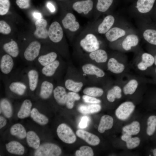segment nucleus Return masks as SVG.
Returning a JSON list of instances; mask_svg holds the SVG:
<instances>
[{
	"label": "nucleus",
	"mask_w": 156,
	"mask_h": 156,
	"mask_svg": "<svg viewBox=\"0 0 156 156\" xmlns=\"http://www.w3.org/2000/svg\"><path fill=\"white\" fill-rule=\"evenodd\" d=\"M142 38L138 30L135 29L125 36L113 42L116 49L122 53L132 51H137L140 38Z\"/></svg>",
	"instance_id": "nucleus-1"
},
{
	"label": "nucleus",
	"mask_w": 156,
	"mask_h": 156,
	"mask_svg": "<svg viewBox=\"0 0 156 156\" xmlns=\"http://www.w3.org/2000/svg\"><path fill=\"white\" fill-rule=\"evenodd\" d=\"M156 0H138L129 14L136 21L152 20L151 15Z\"/></svg>",
	"instance_id": "nucleus-2"
},
{
	"label": "nucleus",
	"mask_w": 156,
	"mask_h": 156,
	"mask_svg": "<svg viewBox=\"0 0 156 156\" xmlns=\"http://www.w3.org/2000/svg\"><path fill=\"white\" fill-rule=\"evenodd\" d=\"M135 29L128 22L122 18L105 34V36L108 41L113 42Z\"/></svg>",
	"instance_id": "nucleus-3"
},
{
	"label": "nucleus",
	"mask_w": 156,
	"mask_h": 156,
	"mask_svg": "<svg viewBox=\"0 0 156 156\" xmlns=\"http://www.w3.org/2000/svg\"><path fill=\"white\" fill-rule=\"evenodd\" d=\"M136 23L141 38L148 44L156 46V22L136 21Z\"/></svg>",
	"instance_id": "nucleus-4"
},
{
	"label": "nucleus",
	"mask_w": 156,
	"mask_h": 156,
	"mask_svg": "<svg viewBox=\"0 0 156 156\" xmlns=\"http://www.w3.org/2000/svg\"><path fill=\"white\" fill-rule=\"evenodd\" d=\"M5 86L13 93L20 96L23 95L28 88L25 73L22 72L12 75L7 81Z\"/></svg>",
	"instance_id": "nucleus-5"
},
{
	"label": "nucleus",
	"mask_w": 156,
	"mask_h": 156,
	"mask_svg": "<svg viewBox=\"0 0 156 156\" xmlns=\"http://www.w3.org/2000/svg\"><path fill=\"white\" fill-rule=\"evenodd\" d=\"M107 67L108 70L113 73L119 75L125 73L128 67L126 55L119 51L116 57H112L108 60Z\"/></svg>",
	"instance_id": "nucleus-6"
},
{
	"label": "nucleus",
	"mask_w": 156,
	"mask_h": 156,
	"mask_svg": "<svg viewBox=\"0 0 156 156\" xmlns=\"http://www.w3.org/2000/svg\"><path fill=\"white\" fill-rule=\"evenodd\" d=\"M135 61L136 68L139 71L143 72L154 64L155 59L152 55L140 49L136 52Z\"/></svg>",
	"instance_id": "nucleus-7"
},
{
	"label": "nucleus",
	"mask_w": 156,
	"mask_h": 156,
	"mask_svg": "<svg viewBox=\"0 0 156 156\" xmlns=\"http://www.w3.org/2000/svg\"><path fill=\"white\" fill-rule=\"evenodd\" d=\"M125 81H121L119 83L122 91L125 95H131L134 94L140 86L142 85L143 83L141 78L135 77H128Z\"/></svg>",
	"instance_id": "nucleus-8"
},
{
	"label": "nucleus",
	"mask_w": 156,
	"mask_h": 156,
	"mask_svg": "<svg viewBox=\"0 0 156 156\" xmlns=\"http://www.w3.org/2000/svg\"><path fill=\"white\" fill-rule=\"evenodd\" d=\"M41 48V44L37 41L31 42L25 50L23 54L25 62L28 64L34 62L39 56Z\"/></svg>",
	"instance_id": "nucleus-9"
},
{
	"label": "nucleus",
	"mask_w": 156,
	"mask_h": 156,
	"mask_svg": "<svg viewBox=\"0 0 156 156\" xmlns=\"http://www.w3.org/2000/svg\"><path fill=\"white\" fill-rule=\"evenodd\" d=\"M61 153V148L57 145L46 143L40 146L35 151L34 155L36 156H58Z\"/></svg>",
	"instance_id": "nucleus-10"
},
{
	"label": "nucleus",
	"mask_w": 156,
	"mask_h": 156,
	"mask_svg": "<svg viewBox=\"0 0 156 156\" xmlns=\"http://www.w3.org/2000/svg\"><path fill=\"white\" fill-rule=\"evenodd\" d=\"M56 131L59 138L65 143L72 144L76 140V136L72 129L65 123L60 124Z\"/></svg>",
	"instance_id": "nucleus-11"
},
{
	"label": "nucleus",
	"mask_w": 156,
	"mask_h": 156,
	"mask_svg": "<svg viewBox=\"0 0 156 156\" xmlns=\"http://www.w3.org/2000/svg\"><path fill=\"white\" fill-rule=\"evenodd\" d=\"M135 106L131 101H126L120 104L115 111V115L119 119L124 120L127 119L133 112Z\"/></svg>",
	"instance_id": "nucleus-12"
},
{
	"label": "nucleus",
	"mask_w": 156,
	"mask_h": 156,
	"mask_svg": "<svg viewBox=\"0 0 156 156\" xmlns=\"http://www.w3.org/2000/svg\"><path fill=\"white\" fill-rule=\"evenodd\" d=\"M25 72L27 78L28 88L31 91L34 92L38 87L40 73L37 69L33 67L28 68Z\"/></svg>",
	"instance_id": "nucleus-13"
},
{
	"label": "nucleus",
	"mask_w": 156,
	"mask_h": 156,
	"mask_svg": "<svg viewBox=\"0 0 156 156\" xmlns=\"http://www.w3.org/2000/svg\"><path fill=\"white\" fill-rule=\"evenodd\" d=\"M80 44L86 51L91 52L99 49V43L96 36L92 34H88L82 39Z\"/></svg>",
	"instance_id": "nucleus-14"
},
{
	"label": "nucleus",
	"mask_w": 156,
	"mask_h": 156,
	"mask_svg": "<svg viewBox=\"0 0 156 156\" xmlns=\"http://www.w3.org/2000/svg\"><path fill=\"white\" fill-rule=\"evenodd\" d=\"M39 88V96L43 99H49L53 93L54 85L52 83L42 77L40 78L38 87Z\"/></svg>",
	"instance_id": "nucleus-15"
},
{
	"label": "nucleus",
	"mask_w": 156,
	"mask_h": 156,
	"mask_svg": "<svg viewBox=\"0 0 156 156\" xmlns=\"http://www.w3.org/2000/svg\"><path fill=\"white\" fill-rule=\"evenodd\" d=\"M122 18L117 17L112 15L109 14L105 17L98 26V31L101 34H105Z\"/></svg>",
	"instance_id": "nucleus-16"
},
{
	"label": "nucleus",
	"mask_w": 156,
	"mask_h": 156,
	"mask_svg": "<svg viewBox=\"0 0 156 156\" xmlns=\"http://www.w3.org/2000/svg\"><path fill=\"white\" fill-rule=\"evenodd\" d=\"M48 36L50 40L54 43H58L62 40L63 35L62 29L60 24L57 21L52 23L50 26Z\"/></svg>",
	"instance_id": "nucleus-17"
},
{
	"label": "nucleus",
	"mask_w": 156,
	"mask_h": 156,
	"mask_svg": "<svg viewBox=\"0 0 156 156\" xmlns=\"http://www.w3.org/2000/svg\"><path fill=\"white\" fill-rule=\"evenodd\" d=\"M14 66L13 57L8 54L3 55L0 60V70L4 75L10 74Z\"/></svg>",
	"instance_id": "nucleus-18"
},
{
	"label": "nucleus",
	"mask_w": 156,
	"mask_h": 156,
	"mask_svg": "<svg viewBox=\"0 0 156 156\" xmlns=\"http://www.w3.org/2000/svg\"><path fill=\"white\" fill-rule=\"evenodd\" d=\"M57 56L56 53L51 52L38 56L34 62L36 65L40 69L56 60Z\"/></svg>",
	"instance_id": "nucleus-19"
},
{
	"label": "nucleus",
	"mask_w": 156,
	"mask_h": 156,
	"mask_svg": "<svg viewBox=\"0 0 156 156\" xmlns=\"http://www.w3.org/2000/svg\"><path fill=\"white\" fill-rule=\"evenodd\" d=\"M76 134L78 137L91 145L96 146L100 143V139L97 136L88 131L78 129L76 131Z\"/></svg>",
	"instance_id": "nucleus-20"
},
{
	"label": "nucleus",
	"mask_w": 156,
	"mask_h": 156,
	"mask_svg": "<svg viewBox=\"0 0 156 156\" xmlns=\"http://www.w3.org/2000/svg\"><path fill=\"white\" fill-rule=\"evenodd\" d=\"M36 29L34 35L37 38L45 39L48 36V32L46 29L47 22L44 19L37 20L35 22Z\"/></svg>",
	"instance_id": "nucleus-21"
},
{
	"label": "nucleus",
	"mask_w": 156,
	"mask_h": 156,
	"mask_svg": "<svg viewBox=\"0 0 156 156\" xmlns=\"http://www.w3.org/2000/svg\"><path fill=\"white\" fill-rule=\"evenodd\" d=\"M93 2L91 0L77 1L73 5V9L79 14H87L92 9Z\"/></svg>",
	"instance_id": "nucleus-22"
},
{
	"label": "nucleus",
	"mask_w": 156,
	"mask_h": 156,
	"mask_svg": "<svg viewBox=\"0 0 156 156\" xmlns=\"http://www.w3.org/2000/svg\"><path fill=\"white\" fill-rule=\"evenodd\" d=\"M62 22L64 28L71 31H75L79 27V23L76 21L75 16L71 13L67 14L62 20Z\"/></svg>",
	"instance_id": "nucleus-23"
},
{
	"label": "nucleus",
	"mask_w": 156,
	"mask_h": 156,
	"mask_svg": "<svg viewBox=\"0 0 156 156\" xmlns=\"http://www.w3.org/2000/svg\"><path fill=\"white\" fill-rule=\"evenodd\" d=\"M60 65V62L56 60L53 62L42 67L40 72L42 77L49 78L53 76Z\"/></svg>",
	"instance_id": "nucleus-24"
},
{
	"label": "nucleus",
	"mask_w": 156,
	"mask_h": 156,
	"mask_svg": "<svg viewBox=\"0 0 156 156\" xmlns=\"http://www.w3.org/2000/svg\"><path fill=\"white\" fill-rule=\"evenodd\" d=\"M53 93L55 100L58 104L63 105L66 104L67 93L64 87L57 86L54 89Z\"/></svg>",
	"instance_id": "nucleus-25"
},
{
	"label": "nucleus",
	"mask_w": 156,
	"mask_h": 156,
	"mask_svg": "<svg viewBox=\"0 0 156 156\" xmlns=\"http://www.w3.org/2000/svg\"><path fill=\"white\" fill-rule=\"evenodd\" d=\"M83 72L88 75H94L99 77H103L105 75L104 71L97 66L90 64L84 65L82 66Z\"/></svg>",
	"instance_id": "nucleus-26"
},
{
	"label": "nucleus",
	"mask_w": 156,
	"mask_h": 156,
	"mask_svg": "<svg viewBox=\"0 0 156 156\" xmlns=\"http://www.w3.org/2000/svg\"><path fill=\"white\" fill-rule=\"evenodd\" d=\"M114 123L113 118L110 116L105 115L102 116L98 128V131L103 133L105 131L111 129Z\"/></svg>",
	"instance_id": "nucleus-27"
},
{
	"label": "nucleus",
	"mask_w": 156,
	"mask_h": 156,
	"mask_svg": "<svg viewBox=\"0 0 156 156\" xmlns=\"http://www.w3.org/2000/svg\"><path fill=\"white\" fill-rule=\"evenodd\" d=\"M10 41L4 44L3 48L8 54L13 58H16L19 53V50L16 42L11 39Z\"/></svg>",
	"instance_id": "nucleus-28"
},
{
	"label": "nucleus",
	"mask_w": 156,
	"mask_h": 156,
	"mask_svg": "<svg viewBox=\"0 0 156 156\" xmlns=\"http://www.w3.org/2000/svg\"><path fill=\"white\" fill-rule=\"evenodd\" d=\"M122 89L120 83L115 85L109 89L107 93V98L109 102H113L115 100L120 99L122 96Z\"/></svg>",
	"instance_id": "nucleus-29"
},
{
	"label": "nucleus",
	"mask_w": 156,
	"mask_h": 156,
	"mask_svg": "<svg viewBox=\"0 0 156 156\" xmlns=\"http://www.w3.org/2000/svg\"><path fill=\"white\" fill-rule=\"evenodd\" d=\"M7 151L9 153L16 155H22L25 152L24 146L19 142L12 141L5 144Z\"/></svg>",
	"instance_id": "nucleus-30"
},
{
	"label": "nucleus",
	"mask_w": 156,
	"mask_h": 156,
	"mask_svg": "<svg viewBox=\"0 0 156 156\" xmlns=\"http://www.w3.org/2000/svg\"><path fill=\"white\" fill-rule=\"evenodd\" d=\"M32 106V103L30 100L28 99L24 100L17 113L18 117L23 119L28 117L30 115Z\"/></svg>",
	"instance_id": "nucleus-31"
},
{
	"label": "nucleus",
	"mask_w": 156,
	"mask_h": 156,
	"mask_svg": "<svg viewBox=\"0 0 156 156\" xmlns=\"http://www.w3.org/2000/svg\"><path fill=\"white\" fill-rule=\"evenodd\" d=\"M90 57L98 63H104L108 60V56L107 53L102 49H98L91 52L89 55Z\"/></svg>",
	"instance_id": "nucleus-32"
},
{
	"label": "nucleus",
	"mask_w": 156,
	"mask_h": 156,
	"mask_svg": "<svg viewBox=\"0 0 156 156\" xmlns=\"http://www.w3.org/2000/svg\"><path fill=\"white\" fill-rule=\"evenodd\" d=\"M101 108V106L99 103H94L88 105H81L79 106L78 109L82 114H89L97 112Z\"/></svg>",
	"instance_id": "nucleus-33"
},
{
	"label": "nucleus",
	"mask_w": 156,
	"mask_h": 156,
	"mask_svg": "<svg viewBox=\"0 0 156 156\" xmlns=\"http://www.w3.org/2000/svg\"><path fill=\"white\" fill-rule=\"evenodd\" d=\"M26 141L28 146L35 149L40 146V140L37 135L34 131H29L27 134Z\"/></svg>",
	"instance_id": "nucleus-34"
},
{
	"label": "nucleus",
	"mask_w": 156,
	"mask_h": 156,
	"mask_svg": "<svg viewBox=\"0 0 156 156\" xmlns=\"http://www.w3.org/2000/svg\"><path fill=\"white\" fill-rule=\"evenodd\" d=\"M0 113L2 112L3 115L7 118H10L12 114V105L9 100L6 98H3L0 100Z\"/></svg>",
	"instance_id": "nucleus-35"
},
{
	"label": "nucleus",
	"mask_w": 156,
	"mask_h": 156,
	"mask_svg": "<svg viewBox=\"0 0 156 156\" xmlns=\"http://www.w3.org/2000/svg\"><path fill=\"white\" fill-rule=\"evenodd\" d=\"M11 134L20 139H23L27 135L26 131L24 127L20 123L13 125L10 129Z\"/></svg>",
	"instance_id": "nucleus-36"
},
{
	"label": "nucleus",
	"mask_w": 156,
	"mask_h": 156,
	"mask_svg": "<svg viewBox=\"0 0 156 156\" xmlns=\"http://www.w3.org/2000/svg\"><path fill=\"white\" fill-rule=\"evenodd\" d=\"M30 116L34 121L40 125H45L48 122V118L45 116L40 113L36 108L32 109Z\"/></svg>",
	"instance_id": "nucleus-37"
},
{
	"label": "nucleus",
	"mask_w": 156,
	"mask_h": 156,
	"mask_svg": "<svg viewBox=\"0 0 156 156\" xmlns=\"http://www.w3.org/2000/svg\"><path fill=\"white\" fill-rule=\"evenodd\" d=\"M122 130L123 132L131 135H136L140 131V125L138 122L134 121L131 124L124 127Z\"/></svg>",
	"instance_id": "nucleus-38"
},
{
	"label": "nucleus",
	"mask_w": 156,
	"mask_h": 156,
	"mask_svg": "<svg viewBox=\"0 0 156 156\" xmlns=\"http://www.w3.org/2000/svg\"><path fill=\"white\" fill-rule=\"evenodd\" d=\"M64 85L65 88L69 90L77 93L81 90L83 84L82 82H75L68 79L65 81Z\"/></svg>",
	"instance_id": "nucleus-39"
},
{
	"label": "nucleus",
	"mask_w": 156,
	"mask_h": 156,
	"mask_svg": "<svg viewBox=\"0 0 156 156\" xmlns=\"http://www.w3.org/2000/svg\"><path fill=\"white\" fill-rule=\"evenodd\" d=\"M83 93L86 95L94 97L101 96L104 91L101 88L97 87H90L86 88L83 90Z\"/></svg>",
	"instance_id": "nucleus-40"
},
{
	"label": "nucleus",
	"mask_w": 156,
	"mask_h": 156,
	"mask_svg": "<svg viewBox=\"0 0 156 156\" xmlns=\"http://www.w3.org/2000/svg\"><path fill=\"white\" fill-rule=\"evenodd\" d=\"M80 99V96L77 92H71L67 93V99L66 103L67 107L69 109H72L74 106L75 102Z\"/></svg>",
	"instance_id": "nucleus-41"
},
{
	"label": "nucleus",
	"mask_w": 156,
	"mask_h": 156,
	"mask_svg": "<svg viewBox=\"0 0 156 156\" xmlns=\"http://www.w3.org/2000/svg\"><path fill=\"white\" fill-rule=\"evenodd\" d=\"M146 133L149 136H151L155 133L156 129V116L151 115L148 118Z\"/></svg>",
	"instance_id": "nucleus-42"
},
{
	"label": "nucleus",
	"mask_w": 156,
	"mask_h": 156,
	"mask_svg": "<svg viewBox=\"0 0 156 156\" xmlns=\"http://www.w3.org/2000/svg\"><path fill=\"white\" fill-rule=\"evenodd\" d=\"M113 0H97V10L101 13L107 11L112 5Z\"/></svg>",
	"instance_id": "nucleus-43"
},
{
	"label": "nucleus",
	"mask_w": 156,
	"mask_h": 156,
	"mask_svg": "<svg viewBox=\"0 0 156 156\" xmlns=\"http://www.w3.org/2000/svg\"><path fill=\"white\" fill-rule=\"evenodd\" d=\"M75 155L76 156H93L94 154L91 147L84 146H81L79 150L76 151Z\"/></svg>",
	"instance_id": "nucleus-44"
},
{
	"label": "nucleus",
	"mask_w": 156,
	"mask_h": 156,
	"mask_svg": "<svg viewBox=\"0 0 156 156\" xmlns=\"http://www.w3.org/2000/svg\"><path fill=\"white\" fill-rule=\"evenodd\" d=\"M126 146L127 148L131 149L134 148L139 145L140 140L138 137H131L126 142Z\"/></svg>",
	"instance_id": "nucleus-45"
},
{
	"label": "nucleus",
	"mask_w": 156,
	"mask_h": 156,
	"mask_svg": "<svg viewBox=\"0 0 156 156\" xmlns=\"http://www.w3.org/2000/svg\"><path fill=\"white\" fill-rule=\"evenodd\" d=\"M10 6L9 0H0V15H3L8 12Z\"/></svg>",
	"instance_id": "nucleus-46"
},
{
	"label": "nucleus",
	"mask_w": 156,
	"mask_h": 156,
	"mask_svg": "<svg viewBox=\"0 0 156 156\" xmlns=\"http://www.w3.org/2000/svg\"><path fill=\"white\" fill-rule=\"evenodd\" d=\"M11 32L10 25L4 21H0V32L4 34H8Z\"/></svg>",
	"instance_id": "nucleus-47"
},
{
	"label": "nucleus",
	"mask_w": 156,
	"mask_h": 156,
	"mask_svg": "<svg viewBox=\"0 0 156 156\" xmlns=\"http://www.w3.org/2000/svg\"><path fill=\"white\" fill-rule=\"evenodd\" d=\"M82 98L84 101L86 103L91 104L99 103L101 102L100 100L95 97L86 94L83 95Z\"/></svg>",
	"instance_id": "nucleus-48"
},
{
	"label": "nucleus",
	"mask_w": 156,
	"mask_h": 156,
	"mask_svg": "<svg viewBox=\"0 0 156 156\" xmlns=\"http://www.w3.org/2000/svg\"><path fill=\"white\" fill-rule=\"evenodd\" d=\"M16 2L21 9H27L30 6V0H16Z\"/></svg>",
	"instance_id": "nucleus-49"
},
{
	"label": "nucleus",
	"mask_w": 156,
	"mask_h": 156,
	"mask_svg": "<svg viewBox=\"0 0 156 156\" xmlns=\"http://www.w3.org/2000/svg\"><path fill=\"white\" fill-rule=\"evenodd\" d=\"M89 121V118L87 116H83L81 119L79 124V128L83 129L86 127Z\"/></svg>",
	"instance_id": "nucleus-50"
},
{
	"label": "nucleus",
	"mask_w": 156,
	"mask_h": 156,
	"mask_svg": "<svg viewBox=\"0 0 156 156\" xmlns=\"http://www.w3.org/2000/svg\"><path fill=\"white\" fill-rule=\"evenodd\" d=\"M147 48L149 53L154 56L155 59L154 64L156 66V46L151 45L148 44Z\"/></svg>",
	"instance_id": "nucleus-51"
},
{
	"label": "nucleus",
	"mask_w": 156,
	"mask_h": 156,
	"mask_svg": "<svg viewBox=\"0 0 156 156\" xmlns=\"http://www.w3.org/2000/svg\"><path fill=\"white\" fill-rule=\"evenodd\" d=\"M7 121L5 118L2 116H0V128L1 129L5 125Z\"/></svg>",
	"instance_id": "nucleus-52"
},
{
	"label": "nucleus",
	"mask_w": 156,
	"mask_h": 156,
	"mask_svg": "<svg viewBox=\"0 0 156 156\" xmlns=\"http://www.w3.org/2000/svg\"><path fill=\"white\" fill-rule=\"evenodd\" d=\"M131 135L127 133H125L121 136V140L126 142L127 141L129 138H131L132 136Z\"/></svg>",
	"instance_id": "nucleus-53"
},
{
	"label": "nucleus",
	"mask_w": 156,
	"mask_h": 156,
	"mask_svg": "<svg viewBox=\"0 0 156 156\" xmlns=\"http://www.w3.org/2000/svg\"><path fill=\"white\" fill-rule=\"evenodd\" d=\"M47 6L51 12H54L55 11V6L51 3L48 2L47 4Z\"/></svg>",
	"instance_id": "nucleus-54"
},
{
	"label": "nucleus",
	"mask_w": 156,
	"mask_h": 156,
	"mask_svg": "<svg viewBox=\"0 0 156 156\" xmlns=\"http://www.w3.org/2000/svg\"><path fill=\"white\" fill-rule=\"evenodd\" d=\"M151 19L153 21H156V5H155L151 15Z\"/></svg>",
	"instance_id": "nucleus-55"
},
{
	"label": "nucleus",
	"mask_w": 156,
	"mask_h": 156,
	"mask_svg": "<svg viewBox=\"0 0 156 156\" xmlns=\"http://www.w3.org/2000/svg\"><path fill=\"white\" fill-rule=\"evenodd\" d=\"M33 16L34 18L37 20L42 18V15L39 12H34L33 14Z\"/></svg>",
	"instance_id": "nucleus-56"
},
{
	"label": "nucleus",
	"mask_w": 156,
	"mask_h": 156,
	"mask_svg": "<svg viewBox=\"0 0 156 156\" xmlns=\"http://www.w3.org/2000/svg\"><path fill=\"white\" fill-rule=\"evenodd\" d=\"M153 156H156V148H155L153 150Z\"/></svg>",
	"instance_id": "nucleus-57"
},
{
	"label": "nucleus",
	"mask_w": 156,
	"mask_h": 156,
	"mask_svg": "<svg viewBox=\"0 0 156 156\" xmlns=\"http://www.w3.org/2000/svg\"><path fill=\"white\" fill-rule=\"evenodd\" d=\"M155 72H156V68L155 69Z\"/></svg>",
	"instance_id": "nucleus-58"
},
{
	"label": "nucleus",
	"mask_w": 156,
	"mask_h": 156,
	"mask_svg": "<svg viewBox=\"0 0 156 156\" xmlns=\"http://www.w3.org/2000/svg\"><path fill=\"white\" fill-rule=\"evenodd\" d=\"M155 22H156V21Z\"/></svg>",
	"instance_id": "nucleus-59"
}]
</instances>
